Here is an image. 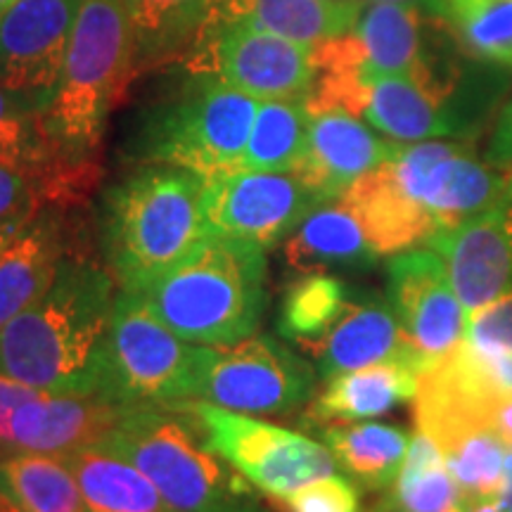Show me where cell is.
<instances>
[{
	"label": "cell",
	"instance_id": "cell-1",
	"mask_svg": "<svg viewBox=\"0 0 512 512\" xmlns=\"http://www.w3.org/2000/svg\"><path fill=\"white\" fill-rule=\"evenodd\" d=\"M114 278L72 249L48 292L0 330V373L57 396L105 394Z\"/></svg>",
	"mask_w": 512,
	"mask_h": 512
},
{
	"label": "cell",
	"instance_id": "cell-2",
	"mask_svg": "<svg viewBox=\"0 0 512 512\" xmlns=\"http://www.w3.org/2000/svg\"><path fill=\"white\" fill-rule=\"evenodd\" d=\"M266 273L261 245L204 235L181 259L133 292L178 337L219 347L254 335L266 309Z\"/></svg>",
	"mask_w": 512,
	"mask_h": 512
},
{
	"label": "cell",
	"instance_id": "cell-3",
	"mask_svg": "<svg viewBox=\"0 0 512 512\" xmlns=\"http://www.w3.org/2000/svg\"><path fill=\"white\" fill-rule=\"evenodd\" d=\"M204 178L147 164L112 185L102 202L105 266L121 290H138L195 247L204 226Z\"/></svg>",
	"mask_w": 512,
	"mask_h": 512
},
{
	"label": "cell",
	"instance_id": "cell-4",
	"mask_svg": "<svg viewBox=\"0 0 512 512\" xmlns=\"http://www.w3.org/2000/svg\"><path fill=\"white\" fill-rule=\"evenodd\" d=\"M136 74L133 31L121 0H83L60 79L41 126L53 155L69 164H93L105 121Z\"/></svg>",
	"mask_w": 512,
	"mask_h": 512
},
{
	"label": "cell",
	"instance_id": "cell-5",
	"mask_svg": "<svg viewBox=\"0 0 512 512\" xmlns=\"http://www.w3.org/2000/svg\"><path fill=\"white\" fill-rule=\"evenodd\" d=\"M102 446L145 472L171 512H266L252 484L211 451L200 422L176 403L128 408Z\"/></svg>",
	"mask_w": 512,
	"mask_h": 512
},
{
	"label": "cell",
	"instance_id": "cell-6",
	"mask_svg": "<svg viewBox=\"0 0 512 512\" xmlns=\"http://www.w3.org/2000/svg\"><path fill=\"white\" fill-rule=\"evenodd\" d=\"M190 81L145 117L138 157L207 178L240 169L256 117V98L214 76Z\"/></svg>",
	"mask_w": 512,
	"mask_h": 512
},
{
	"label": "cell",
	"instance_id": "cell-7",
	"mask_svg": "<svg viewBox=\"0 0 512 512\" xmlns=\"http://www.w3.org/2000/svg\"><path fill=\"white\" fill-rule=\"evenodd\" d=\"M207 344H190L166 328L138 292L114 299L107 337L105 394L121 406H166L197 399L207 368Z\"/></svg>",
	"mask_w": 512,
	"mask_h": 512
},
{
	"label": "cell",
	"instance_id": "cell-8",
	"mask_svg": "<svg viewBox=\"0 0 512 512\" xmlns=\"http://www.w3.org/2000/svg\"><path fill=\"white\" fill-rule=\"evenodd\" d=\"M415 422L441 453L477 434H498L512 448V356H482L460 342L418 375Z\"/></svg>",
	"mask_w": 512,
	"mask_h": 512
},
{
	"label": "cell",
	"instance_id": "cell-9",
	"mask_svg": "<svg viewBox=\"0 0 512 512\" xmlns=\"http://www.w3.org/2000/svg\"><path fill=\"white\" fill-rule=\"evenodd\" d=\"M176 406L200 422L211 451L233 465L254 489L273 498H285L337 470L330 448L299 432L200 399L178 401Z\"/></svg>",
	"mask_w": 512,
	"mask_h": 512
},
{
	"label": "cell",
	"instance_id": "cell-10",
	"mask_svg": "<svg viewBox=\"0 0 512 512\" xmlns=\"http://www.w3.org/2000/svg\"><path fill=\"white\" fill-rule=\"evenodd\" d=\"M183 69L214 76L256 100H306L316 74L313 46L223 19H204Z\"/></svg>",
	"mask_w": 512,
	"mask_h": 512
},
{
	"label": "cell",
	"instance_id": "cell-11",
	"mask_svg": "<svg viewBox=\"0 0 512 512\" xmlns=\"http://www.w3.org/2000/svg\"><path fill=\"white\" fill-rule=\"evenodd\" d=\"M387 166L401 190L430 211L439 230L456 228L512 200V176L460 143H399Z\"/></svg>",
	"mask_w": 512,
	"mask_h": 512
},
{
	"label": "cell",
	"instance_id": "cell-12",
	"mask_svg": "<svg viewBox=\"0 0 512 512\" xmlns=\"http://www.w3.org/2000/svg\"><path fill=\"white\" fill-rule=\"evenodd\" d=\"M316 370L271 335L209 347L197 399L238 413L283 415L311 399Z\"/></svg>",
	"mask_w": 512,
	"mask_h": 512
},
{
	"label": "cell",
	"instance_id": "cell-13",
	"mask_svg": "<svg viewBox=\"0 0 512 512\" xmlns=\"http://www.w3.org/2000/svg\"><path fill=\"white\" fill-rule=\"evenodd\" d=\"M320 197L294 171L235 169L204 181L209 235L273 247L294 233Z\"/></svg>",
	"mask_w": 512,
	"mask_h": 512
},
{
	"label": "cell",
	"instance_id": "cell-14",
	"mask_svg": "<svg viewBox=\"0 0 512 512\" xmlns=\"http://www.w3.org/2000/svg\"><path fill=\"white\" fill-rule=\"evenodd\" d=\"M387 302L425 370L465 339L467 313L439 252L413 247L387 264ZM420 370V373H422Z\"/></svg>",
	"mask_w": 512,
	"mask_h": 512
},
{
	"label": "cell",
	"instance_id": "cell-15",
	"mask_svg": "<svg viewBox=\"0 0 512 512\" xmlns=\"http://www.w3.org/2000/svg\"><path fill=\"white\" fill-rule=\"evenodd\" d=\"M83 0H17L0 19V83L46 110Z\"/></svg>",
	"mask_w": 512,
	"mask_h": 512
},
{
	"label": "cell",
	"instance_id": "cell-16",
	"mask_svg": "<svg viewBox=\"0 0 512 512\" xmlns=\"http://www.w3.org/2000/svg\"><path fill=\"white\" fill-rule=\"evenodd\" d=\"M128 408L100 396L41 394L12 415L3 456L41 453L64 458L79 448L105 444Z\"/></svg>",
	"mask_w": 512,
	"mask_h": 512
},
{
	"label": "cell",
	"instance_id": "cell-17",
	"mask_svg": "<svg viewBox=\"0 0 512 512\" xmlns=\"http://www.w3.org/2000/svg\"><path fill=\"white\" fill-rule=\"evenodd\" d=\"M444 259L467 316L512 290V247L501 207L439 230L427 242Z\"/></svg>",
	"mask_w": 512,
	"mask_h": 512
},
{
	"label": "cell",
	"instance_id": "cell-18",
	"mask_svg": "<svg viewBox=\"0 0 512 512\" xmlns=\"http://www.w3.org/2000/svg\"><path fill=\"white\" fill-rule=\"evenodd\" d=\"M396 145L384 143L361 119L344 110L313 112L304 157L294 174L316 192L320 202H332L358 178L389 162Z\"/></svg>",
	"mask_w": 512,
	"mask_h": 512
},
{
	"label": "cell",
	"instance_id": "cell-19",
	"mask_svg": "<svg viewBox=\"0 0 512 512\" xmlns=\"http://www.w3.org/2000/svg\"><path fill=\"white\" fill-rule=\"evenodd\" d=\"M304 349L313 356L323 377L389 361L406 363L418 373L422 370L392 304L375 294H354L328 335Z\"/></svg>",
	"mask_w": 512,
	"mask_h": 512
},
{
	"label": "cell",
	"instance_id": "cell-20",
	"mask_svg": "<svg viewBox=\"0 0 512 512\" xmlns=\"http://www.w3.org/2000/svg\"><path fill=\"white\" fill-rule=\"evenodd\" d=\"M69 209L41 207L0 252V330L36 304L74 249Z\"/></svg>",
	"mask_w": 512,
	"mask_h": 512
},
{
	"label": "cell",
	"instance_id": "cell-21",
	"mask_svg": "<svg viewBox=\"0 0 512 512\" xmlns=\"http://www.w3.org/2000/svg\"><path fill=\"white\" fill-rule=\"evenodd\" d=\"M448 93L451 86L441 81L432 67L418 74L373 76L363 91L358 117L396 143L451 136L456 124L446 112Z\"/></svg>",
	"mask_w": 512,
	"mask_h": 512
},
{
	"label": "cell",
	"instance_id": "cell-22",
	"mask_svg": "<svg viewBox=\"0 0 512 512\" xmlns=\"http://www.w3.org/2000/svg\"><path fill=\"white\" fill-rule=\"evenodd\" d=\"M339 200L354 211L380 256L427 245L439 233L434 216L401 190L387 162L358 178Z\"/></svg>",
	"mask_w": 512,
	"mask_h": 512
},
{
	"label": "cell",
	"instance_id": "cell-23",
	"mask_svg": "<svg viewBox=\"0 0 512 512\" xmlns=\"http://www.w3.org/2000/svg\"><path fill=\"white\" fill-rule=\"evenodd\" d=\"M361 10V0H209L204 19L242 22L294 43L316 46L349 34Z\"/></svg>",
	"mask_w": 512,
	"mask_h": 512
},
{
	"label": "cell",
	"instance_id": "cell-24",
	"mask_svg": "<svg viewBox=\"0 0 512 512\" xmlns=\"http://www.w3.org/2000/svg\"><path fill=\"white\" fill-rule=\"evenodd\" d=\"M285 259L299 273L361 271L380 259L361 221L342 200L318 204L285 240Z\"/></svg>",
	"mask_w": 512,
	"mask_h": 512
},
{
	"label": "cell",
	"instance_id": "cell-25",
	"mask_svg": "<svg viewBox=\"0 0 512 512\" xmlns=\"http://www.w3.org/2000/svg\"><path fill=\"white\" fill-rule=\"evenodd\" d=\"M418 370L406 363H375L328 377L325 389L311 403L313 422H356L377 418L418 394Z\"/></svg>",
	"mask_w": 512,
	"mask_h": 512
},
{
	"label": "cell",
	"instance_id": "cell-26",
	"mask_svg": "<svg viewBox=\"0 0 512 512\" xmlns=\"http://www.w3.org/2000/svg\"><path fill=\"white\" fill-rule=\"evenodd\" d=\"M62 460L72 470L88 512H171L145 472L107 446L79 448Z\"/></svg>",
	"mask_w": 512,
	"mask_h": 512
},
{
	"label": "cell",
	"instance_id": "cell-27",
	"mask_svg": "<svg viewBox=\"0 0 512 512\" xmlns=\"http://www.w3.org/2000/svg\"><path fill=\"white\" fill-rule=\"evenodd\" d=\"M351 34L361 46L366 74H418L430 67L422 55L420 12L415 5L370 3L361 10Z\"/></svg>",
	"mask_w": 512,
	"mask_h": 512
},
{
	"label": "cell",
	"instance_id": "cell-28",
	"mask_svg": "<svg viewBox=\"0 0 512 512\" xmlns=\"http://www.w3.org/2000/svg\"><path fill=\"white\" fill-rule=\"evenodd\" d=\"M0 512H88L67 463L41 453L0 456Z\"/></svg>",
	"mask_w": 512,
	"mask_h": 512
},
{
	"label": "cell",
	"instance_id": "cell-29",
	"mask_svg": "<svg viewBox=\"0 0 512 512\" xmlns=\"http://www.w3.org/2000/svg\"><path fill=\"white\" fill-rule=\"evenodd\" d=\"M323 441L335 463L363 489H387L399 477L408 453V434L382 422H358V425L325 427Z\"/></svg>",
	"mask_w": 512,
	"mask_h": 512
},
{
	"label": "cell",
	"instance_id": "cell-30",
	"mask_svg": "<svg viewBox=\"0 0 512 512\" xmlns=\"http://www.w3.org/2000/svg\"><path fill=\"white\" fill-rule=\"evenodd\" d=\"M133 31L136 74L183 57L195 41L209 0H121Z\"/></svg>",
	"mask_w": 512,
	"mask_h": 512
},
{
	"label": "cell",
	"instance_id": "cell-31",
	"mask_svg": "<svg viewBox=\"0 0 512 512\" xmlns=\"http://www.w3.org/2000/svg\"><path fill=\"white\" fill-rule=\"evenodd\" d=\"M309 124L306 100H264L256 110L240 169L294 171L304 157Z\"/></svg>",
	"mask_w": 512,
	"mask_h": 512
},
{
	"label": "cell",
	"instance_id": "cell-32",
	"mask_svg": "<svg viewBox=\"0 0 512 512\" xmlns=\"http://www.w3.org/2000/svg\"><path fill=\"white\" fill-rule=\"evenodd\" d=\"M354 297L342 280L328 273H304L283 294L278 316L280 335L309 347L330 332Z\"/></svg>",
	"mask_w": 512,
	"mask_h": 512
},
{
	"label": "cell",
	"instance_id": "cell-33",
	"mask_svg": "<svg viewBox=\"0 0 512 512\" xmlns=\"http://www.w3.org/2000/svg\"><path fill=\"white\" fill-rule=\"evenodd\" d=\"M392 501L403 512H451L460 508L458 484L437 441L418 432L408 444Z\"/></svg>",
	"mask_w": 512,
	"mask_h": 512
},
{
	"label": "cell",
	"instance_id": "cell-34",
	"mask_svg": "<svg viewBox=\"0 0 512 512\" xmlns=\"http://www.w3.org/2000/svg\"><path fill=\"white\" fill-rule=\"evenodd\" d=\"M467 53L512 67V0H432Z\"/></svg>",
	"mask_w": 512,
	"mask_h": 512
},
{
	"label": "cell",
	"instance_id": "cell-35",
	"mask_svg": "<svg viewBox=\"0 0 512 512\" xmlns=\"http://www.w3.org/2000/svg\"><path fill=\"white\" fill-rule=\"evenodd\" d=\"M510 446L498 434H477L444 453L448 470L458 484L460 508L501 501L505 489V465Z\"/></svg>",
	"mask_w": 512,
	"mask_h": 512
},
{
	"label": "cell",
	"instance_id": "cell-36",
	"mask_svg": "<svg viewBox=\"0 0 512 512\" xmlns=\"http://www.w3.org/2000/svg\"><path fill=\"white\" fill-rule=\"evenodd\" d=\"M0 159L31 169L55 162L46 133L41 126V110L22 95L0 83Z\"/></svg>",
	"mask_w": 512,
	"mask_h": 512
},
{
	"label": "cell",
	"instance_id": "cell-37",
	"mask_svg": "<svg viewBox=\"0 0 512 512\" xmlns=\"http://www.w3.org/2000/svg\"><path fill=\"white\" fill-rule=\"evenodd\" d=\"M48 207L41 169L0 159V226Z\"/></svg>",
	"mask_w": 512,
	"mask_h": 512
},
{
	"label": "cell",
	"instance_id": "cell-38",
	"mask_svg": "<svg viewBox=\"0 0 512 512\" xmlns=\"http://www.w3.org/2000/svg\"><path fill=\"white\" fill-rule=\"evenodd\" d=\"M463 342L482 356H512V290L467 316Z\"/></svg>",
	"mask_w": 512,
	"mask_h": 512
},
{
	"label": "cell",
	"instance_id": "cell-39",
	"mask_svg": "<svg viewBox=\"0 0 512 512\" xmlns=\"http://www.w3.org/2000/svg\"><path fill=\"white\" fill-rule=\"evenodd\" d=\"M287 512H361V494L349 477L332 472L280 498Z\"/></svg>",
	"mask_w": 512,
	"mask_h": 512
},
{
	"label": "cell",
	"instance_id": "cell-40",
	"mask_svg": "<svg viewBox=\"0 0 512 512\" xmlns=\"http://www.w3.org/2000/svg\"><path fill=\"white\" fill-rule=\"evenodd\" d=\"M41 394L46 392H38V389L27 387V384L12 380V377L0 373V456H3L5 439H8L12 415H15V411L22 406V403L36 399V396Z\"/></svg>",
	"mask_w": 512,
	"mask_h": 512
},
{
	"label": "cell",
	"instance_id": "cell-41",
	"mask_svg": "<svg viewBox=\"0 0 512 512\" xmlns=\"http://www.w3.org/2000/svg\"><path fill=\"white\" fill-rule=\"evenodd\" d=\"M489 159L491 164L512 176V100L508 102V107H505L496 124L494 140H491L489 147Z\"/></svg>",
	"mask_w": 512,
	"mask_h": 512
},
{
	"label": "cell",
	"instance_id": "cell-42",
	"mask_svg": "<svg viewBox=\"0 0 512 512\" xmlns=\"http://www.w3.org/2000/svg\"><path fill=\"white\" fill-rule=\"evenodd\" d=\"M31 216H34V214H31ZM31 216H22V219H15V221L3 223V226H0V252H3L5 245H8V242L15 238L17 230L22 228V223L27 221V219H31Z\"/></svg>",
	"mask_w": 512,
	"mask_h": 512
},
{
	"label": "cell",
	"instance_id": "cell-43",
	"mask_svg": "<svg viewBox=\"0 0 512 512\" xmlns=\"http://www.w3.org/2000/svg\"><path fill=\"white\" fill-rule=\"evenodd\" d=\"M501 214H503V223H505V230H508L510 247H512V200L501 204Z\"/></svg>",
	"mask_w": 512,
	"mask_h": 512
},
{
	"label": "cell",
	"instance_id": "cell-44",
	"mask_svg": "<svg viewBox=\"0 0 512 512\" xmlns=\"http://www.w3.org/2000/svg\"><path fill=\"white\" fill-rule=\"evenodd\" d=\"M373 512H403L401 508H399V505H396L394 501H392V498H384V501L380 503V505H377V508L373 510Z\"/></svg>",
	"mask_w": 512,
	"mask_h": 512
},
{
	"label": "cell",
	"instance_id": "cell-45",
	"mask_svg": "<svg viewBox=\"0 0 512 512\" xmlns=\"http://www.w3.org/2000/svg\"><path fill=\"white\" fill-rule=\"evenodd\" d=\"M363 5L366 3H403V5H415V3H427L432 8V0H361Z\"/></svg>",
	"mask_w": 512,
	"mask_h": 512
},
{
	"label": "cell",
	"instance_id": "cell-46",
	"mask_svg": "<svg viewBox=\"0 0 512 512\" xmlns=\"http://www.w3.org/2000/svg\"><path fill=\"white\" fill-rule=\"evenodd\" d=\"M15 3H17V0H0V19H3L5 12H8Z\"/></svg>",
	"mask_w": 512,
	"mask_h": 512
},
{
	"label": "cell",
	"instance_id": "cell-47",
	"mask_svg": "<svg viewBox=\"0 0 512 512\" xmlns=\"http://www.w3.org/2000/svg\"><path fill=\"white\" fill-rule=\"evenodd\" d=\"M451 512H463V508H456V510H451Z\"/></svg>",
	"mask_w": 512,
	"mask_h": 512
},
{
	"label": "cell",
	"instance_id": "cell-48",
	"mask_svg": "<svg viewBox=\"0 0 512 512\" xmlns=\"http://www.w3.org/2000/svg\"><path fill=\"white\" fill-rule=\"evenodd\" d=\"M508 512H512V505H510V510H508Z\"/></svg>",
	"mask_w": 512,
	"mask_h": 512
}]
</instances>
